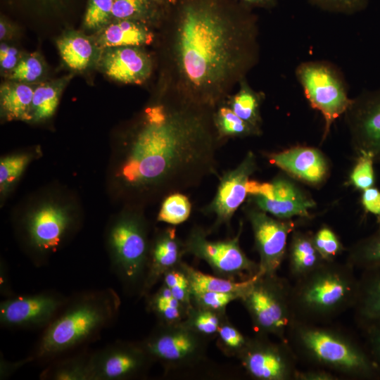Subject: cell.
<instances>
[{
    "mask_svg": "<svg viewBox=\"0 0 380 380\" xmlns=\"http://www.w3.org/2000/svg\"><path fill=\"white\" fill-rule=\"evenodd\" d=\"M294 379L297 380H336L338 376L334 373L323 368L308 371H297Z\"/></svg>",
    "mask_w": 380,
    "mask_h": 380,
    "instance_id": "cell-49",
    "label": "cell"
},
{
    "mask_svg": "<svg viewBox=\"0 0 380 380\" xmlns=\"http://www.w3.org/2000/svg\"><path fill=\"white\" fill-rule=\"evenodd\" d=\"M56 46L64 64L76 72L96 68L103 49L91 34L74 30L60 35Z\"/></svg>",
    "mask_w": 380,
    "mask_h": 380,
    "instance_id": "cell-22",
    "label": "cell"
},
{
    "mask_svg": "<svg viewBox=\"0 0 380 380\" xmlns=\"http://www.w3.org/2000/svg\"><path fill=\"white\" fill-rule=\"evenodd\" d=\"M208 339L182 322L156 324L141 344L154 362L159 363L165 375L189 372L208 362Z\"/></svg>",
    "mask_w": 380,
    "mask_h": 380,
    "instance_id": "cell-8",
    "label": "cell"
},
{
    "mask_svg": "<svg viewBox=\"0 0 380 380\" xmlns=\"http://www.w3.org/2000/svg\"><path fill=\"white\" fill-rule=\"evenodd\" d=\"M366 346L372 360L380 371V319L364 327Z\"/></svg>",
    "mask_w": 380,
    "mask_h": 380,
    "instance_id": "cell-47",
    "label": "cell"
},
{
    "mask_svg": "<svg viewBox=\"0 0 380 380\" xmlns=\"http://www.w3.org/2000/svg\"><path fill=\"white\" fill-rule=\"evenodd\" d=\"M113 0H88L82 20L84 32L93 34L110 21Z\"/></svg>",
    "mask_w": 380,
    "mask_h": 380,
    "instance_id": "cell-39",
    "label": "cell"
},
{
    "mask_svg": "<svg viewBox=\"0 0 380 380\" xmlns=\"http://www.w3.org/2000/svg\"><path fill=\"white\" fill-rule=\"evenodd\" d=\"M32 358L28 356L23 360L16 362H8L5 359H1V379H5L13 374L17 369L24 365L32 362Z\"/></svg>",
    "mask_w": 380,
    "mask_h": 380,
    "instance_id": "cell-50",
    "label": "cell"
},
{
    "mask_svg": "<svg viewBox=\"0 0 380 380\" xmlns=\"http://www.w3.org/2000/svg\"><path fill=\"white\" fill-rule=\"evenodd\" d=\"M24 53L7 42H1L0 68L1 72L7 77L18 65Z\"/></svg>",
    "mask_w": 380,
    "mask_h": 380,
    "instance_id": "cell-46",
    "label": "cell"
},
{
    "mask_svg": "<svg viewBox=\"0 0 380 380\" xmlns=\"http://www.w3.org/2000/svg\"><path fill=\"white\" fill-rule=\"evenodd\" d=\"M121 301L112 289L82 292L68 302L45 327L33 353L34 360H53L92 341L115 320Z\"/></svg>",
    "mask_w": 380,
    "mask_h": 380,
    "instance_id": "cell-3",
    "label": "cell"
},
{
    "mask_svg": "<svg viewBox=\"0 0 380 380\" xmlns=\"http://www.w3.org/2000/svg\"><path fill=\"white\" fill-rule=\"evenodd\" d=\"M185 254L184 241L178 236L175 227L160 230L150 244L146 277L140 298L149 294L167 271L179 267L184 261Z\"/></svg>",
    "mask_w": 380,
    "mask_h": 380,
    "instance_id": "cell-19",
    "label": "cell"
},
{
    "mask_svg": "<svg viewBox=\"0 0 380 380\" xmlns=\"http://www.w3.org/2000/svg\"><path fill=\"white\" fill-rule=\"evenodd\" d=\"M214 110L160 92L126 143L118 173L123 187L163 200L216 173L217 151L225 141L215 127Z\"/></svg>",
    "mask_w": 380,
    "mask_h": 380,
    "instance_id": "cell-2",
    "label": "cell"
},
{
    "mask_svg": "<svg viewBox=\"0 0 380 380\" xmlns=\"http://www.w3.org/2000/svg\"><path fill=\"white\" fill-rule=\"evenodd\" d=\"M215 339L217 347L224 355L238 358L244 349L248 337L244 336L227 316L221 323Z\"/></svg>",
    "mask_w": 380,
    "mask_h": 380,
    "instance_id": "cell-38",
    "label": "cell"
},
{
    "mask_svg": "<svg viewBox=\"0 0 380 380\" xmlns=\"http://www.w3.org/2000/svg\"><path fill=\"white\" fill-rule=\"evenodd\" d=\"M246 6L255 8L272 9L278 4L279 0H239Z\"/></svg>",
    "mask_w": 380,
    "mask_h": 380,
    "instance_id": "cell-52",
    "label": "cell"
},
{
    "mask_svg": "<svg viewBox=\"0 0 380 380\" xmlns=\"http://www.w3.org/2000/svg\"><path fill=\"white\" fill-rule=\"evenodd\" d=\"M46 72V64L39 53H24L18 65L6 79L28 84H37L42 82Z\"/></svg>",
    "mask_w": 380,
    "mask_h": 380,
    "instance_id": "cell-36",
    "label": "cell"
},
{
    "mask_svg": "<svg viewBox=\"0 0 380 380\" xmlns=\"http://www.w3.org/2000/svg\"><path fill=\"white\" fill-rule=\"evenodd\" d=\"M376 230L353 246L348 263L353 267L366 269L380 267V222Z\"/></svg>",
    "mask_w": 380,
    "mask_h": 380,
    "instance_id": "cell-35",
    "label": "cell"
},
{
    "mask_svg": "<svg viewBox=\"0 0 380 380\" xmlns=\"http://www.w3.org/2000/svg\"><path fill=\"white\" fill-rule=\"evenodd\" d=\"M361 202L365 212L375 215L380 222V191L373 186L364 190Z\"/></svg>",
    "mask_w": 380,
    "mask_h": 380,
    "instance_id": "cell-48",
    "label": "cell"
},
{
    "mask_svg": "<svg viewBox=\"0 0 380 380\" xmlns=\"http://www.w3.org/2000/svg\"><path fill=\"white\" fill-rule=\"evenodd\" d=\"M159 32L161 86L215 110L260 60L258 18L239 0H170Z\"/></svg>",
    "mask_w": 380,
    "mask_h": 380,
    "instance_id": "cell-1",
    "label": "cell"
},
{
    "mask_svg": "<svg viewBox=\"0 0 380 380\" xmlns=\"http://www.w3.org/2000/svg\"><path fill=\"white\" fill-rule=\"evenodd\" d=\"M144 48L137 46L104 48L96 69L116 82L142 84L151 77L154 67L151 55Z\"/></svg>",
    "mask_w": 380,
    "mask_h": 380,
    "instance_id": "cell-17",
    "label": "cell"
},
{
    "mask_svg": "<svg viewBox=\"0 0 380 380\" xmlns=\"http://www.w3.org/2000/svg\"><path fill=\"white\" fill-rule=\"evenodd\" d=\"M291 289L282 278L260 272L240 299L256 333L273 336L287 342L295 320L291 303Z\"/></svg>",
    "mask_w": 380,
    "mask_h": 380,
    "instance_id": "cell-7",
    "label": "cell"
},
{
    "mask_svg": "<svg viewBox=\"0 0 380 380\" xmlns=\"http://www.w3.org/2000/svg\"><path fill=\"white\" fill-rule=\"evenodd\" d=\"M268 336L257 333L248 337L237 359L246 374L253 379H294L298 370L289 343L274 342Z\"/></svg>",
    "mask_w": 380,
    "mask_h": 380,
    "instance_id": "cell-11",
    "label": "cell"
},
{
    "mask_svg": "<svg viewBox=\"0 0 380 380\" xmlns=\"http://www.w3.org/2000/svg\"><path fill=\"white\" fill-rule=\"evenodd\" d=\"M163 7L166 6L170 1V0H153Z\"/></svg>",
    "mask_w": 380,
    "mask_h": 380,
    "instance_id": "cell-53",
    "label": "cell"
},
{
    "mask_svg": "<svg viewBox=\"0 0 380 380\" xmlns=\"http://www.w3.org/2000/svg\"><path fill=\"white\" fill-rule=\"evenodd\" d=\"M162 284L188 309L192 306V291L189 281L180 265L167 271L163 277Z\"/></svg>",
    "mask_w": 380,
    "mask_h": 380,
    "instance_id": "cell-40",
    "label": "cell"
},
{
    "mask_svg": "<svg viewBox=\"0 0 380 380\" xmlns=\"http://www.w3.org/2000/svg\"><path fill=\"white\" fill-rule=\"evenodd\" d=\"M241 297V294L233 292H192L191 303L193 306L226 312L227 306Z\"/></svg>",
    "mask_w": 380,
    "mask_h": 380,
    "instance_id": "cell-41",
    "label": "cell"
},
{
    "mask_svg": "<svg viewBox=\"0 0 380 380\" xmlns=\"http://www.w3.org/2000/svg\"><path fill=\"white\" fill-rule=\"evenodd\" d=\"M270 162L285 172L311 184L320 183L327 173V163L316 148L294 147L269 155Z\"/></svg>",
    "mask_w": 380,
    "mask_h": 380,
    "instance_id": "cell-21",
    "label": "cell"
},
{
    "mask_svg": "<svg viewBox=\"0 0 380 380\" xmlns=\"http://www.w3.org/2000/svg\"><path fill=\"white\" fill-rule=\"evenodd\" d=\"M247 207L244 211L260 258L259 271L264 274H277L285 258L288 236L294 224L290 220L274 218L255 206Z\"/></svg>",
    "mask_w": 380,
    "mask_h": 380,
    "instance_id": "cell-13",
    "label": "cell"
},
{
    "mask_svg": "<svg viewBox=\"0 0 380 380\" xmlns=\"http://www.w3.org/2000/svg\"><path fill=\"white\" fill-rule=\"evenodd\" d=\"M213 122L220 138H244L258 136L262 129L244 121L225 103L217 106L213 112Z\"/></svg>",
    "mask_w": 380,
    "mask_h": 380,
    "instance_id": "cell-33",
    "label": "cell"
},
{
    "mask_svg": "<svg viewBox=\"0 0 380 380\" xmlns=\"http://www.w3.org/2000/svg\"><path fill=\"white\" fill-rule=\"evenodd\" d=\"M145 298L146 309L156 317L158 324H180L187 316L189 309L175 298L163 284L154 293H150Z\"/></svg>",
    "mask_w": 380,
    "mask_h": 380,
    "instance_id": "cell-29",
    "label": "cell"
},
{
    "mask_svg": "<svg viewBox=\"0 0 380 380\" xmlns=\"http://www.w3.org/2000/svg\"><path fill=\"white\" fill-rule=\"evenodd\" d=\"M15 27L4 16H1L0 20V39L1 42H6L11 39L15 32Z\"/></svg>",
    "mask_w": 380,
    "mask_h": 380,
    "instance_id": "cell-51",
    "label": "cell"
},
{
    "mask_svg": "<svg viewBox=\"0 0 380 380\" xmlns=\"http://www.w3.org/2000/svg\"><path fill=\"white\" fill-rule=\"evenodd\" d=\"M357 161L351 172L350 181L358 189L365 190L374 184V156L369 152L358 153Z\"/></svg>",
    "mask_w": 380,
    "mask_h": 380,
    "instance_id": "cell-42",
    "label": "cell"
},
{
    "mask_svg": "<svg viewBox=\"0 0 380 380\" xmlns=\"http://www.w3.org/2000/svg\"><path fill=\"white\" fill-rule=\"evenodd\" d=\"M72 77V74L37 84L31 107V121L38 122L53 115L62 92Z\"/></svg>",
    "mask_w": 380,
    "mask_h": 380,
    "instance_id": "cell-28",
    "label": "cell"
},
{
    "mask_svg": "<svg viewBox=\"0 0 380 380\" xmlns=\"http://www.w3.org/2000/svg\"><path fill=\"white\" fill-rule=\"evenodd\" d=\"M289 340L299 353L321 368L354 378L380 377L367 348L337 331L294 320L289 331Z\"/></svg>",
    "mask_w": 380,
    "mask_h": 380,
    "instance_id": "cell-5",
    "label": "cell"
},
{
    "mask_svg": "<svg viewBox=\"0 0 380 380\" xmlns=\"http://www.w3.org/2000/svg\"><path fill=\"white\" fill-rule=\"evenodd\" d=\"M308 4L329 13L355 15L365 11L370 0H305Z\"/></svg>",
    "mask_w": 380,
    "mask_h": 380,
    "instance_id": "cell-44",
    "label": "cell"
},
{
    "mask_svg": "<svg viewBox=\"0 0 380 380\" xmlns=\"http://www.w3.org/2000/svg\"><path fill=\"white\" fill-rule=\"evenodd\" d=\"M36 85L8 80L3 82L0 87L1 115L8 120L31 121L32 101Z\"/></svg>",
    "mask_w": 380,
    "mask_h": 380,
    "instance_id": "cell-24",
    "label": "cell"
},
{
    "mask_svg": "<svg viewBox=\"0 0 380 380\" xmlns=\"http://www.w3.org/2000/svg\"><path fill=\"white\" fill-rule=\"evenodd\" d=\"M354 307L363 328L380 319V267L364 270Z\"/></svg>",
    "mask_w": 380,
    "mask_h": 380,
    "instance_id": "cell-25",
    "label": "cell"
},
{
    "mask_svg": "<svg viewBox=\"0 0 380 380\" xmlns=\"http://www.w3.org/2000/svg\"><path fill=\"white\" fill-rule=\"evenodd\" d=\"M274 196L272 200L260 196H249V201L257 208L280 220H290L294 216L308 217L309 210L315 203L289 179L278 177L272 182Z\"/></svg>",
    "mask_w": 380,
    "mask_h": 380,
    "instance_id": "cell-20",
    "label": "cell"
},
{
    "mask_svg": "<svg viewBox=\"0 0 380 380\" xmlns=\"http://www.w3.org/2000/svg\"><path fill=\"white\" fill-rule=\"evenodd\" d=\"M227 316L226 312L192 305L182 323L196 334L211 341L215 338L221 323Z\"/></svg>",
    "mask_w": 380,
    "mask_h": 380,
    "instance_id": "cell-34",
    "label": "cell"
},
{
    "mask_svg": "<svg viewBox=\"0 0 380 380\" xmlns=\"http://www.w3.org/2000/svg\"><path fill=\"white\" fill-rule=\"evenodd\" d=\"M27 154H19L1 158L0 161L1 190L12 184L23 173L30 161Z\"/></svg>",
    "mask_w": 380,
    "mask_h": 380,
    "instance_id": "cell-43",
    "label": "cell"
},
{
    "mask_svg": "<svg viewBox=\"0 0 380 380\" xmlns=\"http://www.w3.org/2000/svg\"><path fill=\"white\" fill-rule=\"evenodd\" d=\"M71 224L65 209L53 205L39 208L29 217L25 226L28 242L42 256L54 252L61 245Z\"/></svg>",
    "mask_w": 380,
    "mask_h": 380,
    "instance_id": "cell-18",
    "label": "cell"
},
{
    "mask_svg": "<svg viewBox=\"0 0 380 380\" xmlns=\"http://www.w3.org/2000/svg\"><path fill=\"white\" fill-rule=\"evenodd\" d=\"M108 243L112 270L123 291L140 298L151 244L143 217L135 213L120 217L109 230Z\"/></svg>",
    "mask_w": 380,
    "mask_h": 380,
    "instance_id": "cell-6",
    "label": "cell"
},
{
    "mask_svg": "<svg viewBox=\"0 0 380 380\" xmlns=\"http://www.w3.org/2000/svg\"><path fill=\"white\" fill-rule=\"evenodd\" d=\"M326 261L316 249L313 236L295 232L289 248V270L296 280L309 274Z\"/></svg>",
    "mask_w": 380,
    "mask_h": 380,
    "instance_id": "cell-26",
    "label": "cell"
},
{
    "mask_svg": "<svg viewBox=\"0 0 380 380\" xmlns=\"http://www.w3.org/2000/svg\"><path fill=\"white\" fill-rule=\"evenodd\" d=\"M359 288L352 265L325 262L291 288L294 319L312 322L331 318L354 307Z\"/></svg>",
    "mask_w": 380,
    "mask_h": 380,
    "instance_id": "cell-4",
    "label": "cell"
},
{
    "mask_svg": "<svg viewBox=\"0 0 380 380\" xmlns=\"http://www.w3.org/2000/svg\"><path fill=\"white\" fill-rule=\"evenodd\" d=\"M69 298L54 291L6 298L0 304V323L9 329L46 327Z\"/></svg>",
    "mask_w": 380,
    "mask_h": 380,
    "instance_id": "cell-12",
    "label": "cell"
},
{
    "mask_svg": "<svg viewBox=\"0 0 380 380\" xmlns=\"http://www.w3.org/2000/svg\"><path fill=\"white\" fill-rule=\"evenodd\" d=\"M180 267L188 278L192 292H233L242 296L259 273L249 279L237 281L203 273L184 261L180 264Z\"/></svg>",
    "mask_w": 380,
    "mask_h": 380,
    "instance_id": "cell-27",
    "label": "cell"
},
{
    "mask_svg": "<svg viewBox=\"0 0 380 380\" xmlns=\"http://www.w3.org/2000/svg\"><path fill=\"white\" fill-rule=\"evenodd\" d=\"M191 211V204L189 198L184 193H173L163 200L157 220L170 225H178L189 217Z\"/></svg>",
    "mask_w": 380,
    "mask_h": 380,
    "instance_id": "cell-37",
    "label": "cell"
},
{
    "mask_svg": "<svg viewBox=\"0 0 380 380\" xmlns=\"http://www.w3.org/2000/svg\"><path fill=\"white\" fill-rule=\"evenodd\" d=\"M93 353H81L53 362L40 374L41 379L92 380Z\"/></svg>",
    "mask_w": 380,
    "mask_h": 380,
    "instance_id": "cell-31",
    "label": "cell"
},
{
    "mask_svg": "<svg viewBox=\"0 0 380 380\" xmlns=\"http://www.w3.org/2000/svg\"><path fill=\"white\" fill-rule=\"evenodd\" d=\"M344 115L354 149L369 152L380 162V88L353 98Z\"/></svg>",
    "mask_w": 380,
    "mask_h": 380,
    "instance_id": "cell-15",
    "label": "cell"
},
{
    "mask_svg": "<svg viewBox=\"0 0 380 380\" xmlns=\"http://www.w3.org/2000/svg\"><path fill=\"white\" fill-rule=\"evenodd\" d=\"M264 99V92L253 89L247 78H244L239 82L238 90L227 98L225 103L242 120L261 129L260 107Z\"/></svg>",
    "mask_w": 380,
    "mask_h": 380,
    "instance_id": "cell-30",
    "label": "cell"
},
{
    "mask_svg": "<svg viewBox=\"0 0 380 380\" xmlns=\"http://www.w3.org/2000/svg\"><path fill=\"white\" fill-rule=\"evenodd\" d=\"M242 225L235 236L221 241L208 239V231L194 226L184 240L186 253L205 262L217 277L237 281L249 279L260 272V267L240 246Z\"/></svg>",
    "mask_w": 380,
    "mask_h": 380,
    "instance_id": "cell-10",
    "label": "cell"
},
{
    "mask_svg": "<svg viewBox=\"0 0 380 380\" xmlns=\"http://www.w3.org/2000/svg\"><path fill=\"white\" fill-rule=\"evenodd\" d=\"M295 75L310 106L324 119L325 139L333 122L346 113L351 103L345 78L336 65L324 60L299 63Z\"/></svg>",
    "mask_w": 380,
    "mask_h": 380,
    "instance_id": "cell-9",
    "label": "cell"
},
{
    "mask_svg": "<svg viewBox=\"0 0 380 380\" xmlns=\"http://www.w3.org/2000/svg\"><path fill=\"white\" fill-rule=\"evenodd\" d=\"M62 0H42L46 4L55 5L59 4Z\"/></svg>",
    "mask_w": 380,
    "mask_h": 380,
    "instance_id": "cell-54",
    "label": "cell"
},
{
    "mask_svg": "<svg viewBox=\"0 0 380 380\" xmlns=\"http://www.w3.org/2000/svg\"><path fill=\"white\" fill-rule=\"evenodd\" d=\"M163 11L164 7L153 0H113L110 20H138L156 29Z\"/></svg>",
    "mask_w": 380,
    "mask_h": 380,
    "instance_id": "cell-32",
    "label": "cell"
},
{
    "mask_svg": "<svg viewBox=\"0 0 380 380\" xmlns=\"http://www.w3.org/2000/svg\"><path fill=\"white\" fill-rule=\"evenodd\" d=\"M91 35L101 49L123 46L145 47L154 42L156 32L143 22L120 19L110 20Z\"/></svg>",
    "mask_w": 380,
    "mask_h": 380,
    "instance_id": "cell-23",
    "label": "cell"
},
{
    "mask_svg": "<svg viewBox=\"0 0 380 380\" xmlns=\"http://www.w3.org/2000/svg\"><path fill=\"white\" fill-rule=\"evenodd\" d=\"M153 363L140 341H116L93 353L92 380L139 379Z\"/></svg>",
    "mask_w": 380,
    "mask_h": 380,
    "instance_id": "cell-14",
    "label": "cell"
},
{
    "mask_svg": "<svg viewBox=\"0 0 380 380\" xmlns=\"http://www.w3.org/2000/svg\"><path fill=\"white\" fill-rule=\"evenodd\" d=\"M313 242L318 253L326 262H333L342 251V245L337 236L329 228L320 229L313 236Z\"/></svg>",
    "mask_w": 380,
    "mask_h": 380,
    "instance_id": "cell-45",
    "label": "cell"
},
{
    "mask_svg": "<svg viewBox=\"0 0 380 380\" xmlns=\"http://www.w3.org/2000/svg\"><path fill=\"white\" fill-rule=\"evenodd\" d=\"M256 168L255 156L249 151L238 166L223 174L213 199L202 209L205 214L213 215L215 218L209 234L222 225L229 224L248 196L247 182Z\"/></svg>",
    "mask_w": 380,
    "mask_h": 380,
    "instance_id": "cell-16",
    "label": "cell"
}]
</instances>
